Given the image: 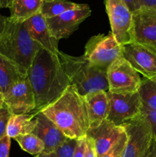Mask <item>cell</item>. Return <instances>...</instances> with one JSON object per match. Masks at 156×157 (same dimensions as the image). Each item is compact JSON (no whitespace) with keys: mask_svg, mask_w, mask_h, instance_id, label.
Segmentation results:
<instances>
[{"mask_svg":"<svg viewBox=\"0 0 156 157\" xmlns=\"http://www.w3.org/2000/svg\"><path fill=\"white\" fill-rule=\"evenodd\" d=\"M35 99V110L39 111L58 100L70 85L58 55L41 49L28 71Z\"/></svg>","mask_w":156,"mask_h":157,"instance_id":"6da1fadb","label":"cell"},{"mask_svg":"<svg viewBox=\"0 0 156 157\" xmlns=\"http://www.w3.org/2000/svg\"><path fill=\"white\" fill-rule=\"evenodd\" d=\"M39 111L70 139L84 138L90 128L85 100L71 85L58 100Z\"/></svg>","mask_w":156,"mask_h":157,"instance_id":"7a4b0ae2","label":"cell"},{"mask_svg":"<svg viewBox=\"0 0 156 157\" xmlns=\"http://www.w3.org/2000/svg\"><path fill=\"white\" fill-rule=\"evenodd\" d=\"M41 49V46L31 38L24 21H14L6 17L0 35L1 55L28 71Z\"/></svg>","mask_w":156,"mask_h":157,"instance_id":"3957f363","label":"cell"},{"mask_svg":"<svg viewBox=\"0 0 156 157\" xmlns=\"http://www.w3.org/2000/svg\"><path fill=\"white\" fill-rule=\"evenodd\" d=\"M58 57L70 85L81 96L99 90L108 92L106 70L92 64L84 55L74 57L60 51Z\"/></svg>","mask_w":156,"mask_h":157,"instance_id":"277c9868","label":"cell"},{"mask_svg":"<svg viewBox=\"0 0 156 157\" xmlns=\"http://www.w3.org/2000/svg\"><path fill=\"white\" fill-rule=\"evenodd\" d=\"M86 58L93 65L107 68L117 58L123 56V46L119 44L111 32L91 37L85 46Z\"/></svg>","mask_w":156,"mask_h":157,"instance_id":"5b68a950","label":"cell"},{"mask_svg":"<svg viewBox=\"0 0 156 157\" xmlns=\"http://www.w3.org/2000/svg\"><path fill=\"white\" fill-rule=\"evenodd\" d=\"M109 92L132 94L139 92L142 78L139 74L123 58H117L106 71Z\"/></svg>","mask_w":156,"mask_h":157,"instance_id":"8992f818","label":"cell"},{"mask_svg":"<svg viewBox=\"0 0 156 157\" xmlns=\"http://www.w3.org/2000/svg\"><path fill=\"white\" fill-rule=\"evenodd\" d=\"M109 108L107 121L122 126L141 115L142 103L139 92L132 94H113L107 92Z\"/></svg>","mask_w":156,"mask_h":157,"instance_id":"52a82bcc","label":"cell"},{"mask_svg":"<svg viewBox=\"0 0 156 157\" xmlns=\"http://www.w3.org/2000/svg\"><path fill=\"white\" fill-rule=\"evenodd\" d=\"M127 135V142L122 157H144L152 143L151 127L142 114L136 119L122 125Z\"/></svg>","mask_w":156,"mask_h":157,"instance_id":"ba28073f","label":"cell"},{"mask_svg":"<svg viewBox=\"0 0 156 157\" xmlns=\"http://www.w3.org/2000/svg\"><path fill=\"white\" fill-rule=\"evenodd\" d=\"M111 32L117 42L124 46L132 42V12L122 0H104Z\"/></svg>","mask_w":156,"mask_h":157,"instance_id":"9c48e42d","label":"cell"},{"mask_svg":"<svg viewBox=\"0 0 156 157\" xmlns=\"http://www.w3.org/2000/svg\"><path fill=\"white\" fill-rule=\"evenodd\" d=\"M123 58L144 78L156 77V51L136 42L123 46Z\"/></svg>","mask_w":156,"mask_h":157,"instance_id":"30bf717a","label":"cell"},{"mask_svg":"<svg viewBox=\"0 0 156 157\" xmlns=\"http://www.w3.org/2000/svg\"><path fill=\"white\" fill-rule=\"evenodd\" d=\"M132 38L156 51V10L141 8L133 12Z\"/></svg>","mask_w":156,"mask_h":157,"instance_id":"8fae6325","label":"cell"},{"mask_svg":"<svg viewBox=\"0 0 156 157\" xmlns=\"http://www.w3.org/2000/svg\"><path fill=\"white\" fill-rule=\"evenodd\" d=\"M90 15L91 9L88 5L84 4L79 9L69 10L54 18H46V21L52 36L60 41L72 35L80 23Z\"/></svg>","mask_w":156,"mask_h":157,"instance_id":"7c38bea8","label":"cell"},{"mask_svg":"<svg viewBox=\"0 0 156 157\" xmlns=\"http://www.w3.org/2000/svg\"><path fill=\"white\" fill-rule=\"evenodd\" d=\"M4 101L12 114L35 111V95L28 78L12 84L4 94Z\"/></svg>","mask_w":156,"mask_h":157,"instance_id":"4fadbf2b","label":"cell"},{"mask_svg":"<svg viewBox=\"0 0 156 157\" xmlns=\"http://www.w3.org/2000/svg\"><path fill=\"white\" fill-rule=\"evenodd\" d=\"M125 133L122 126L105 120L98 127L89 128L86 136L93 142L96 157H100L111 150Z\"/></svg>","mask_w":156,"mask_h":157,"instance_id":"5bb4252c","label":"cell"},{"mask_svg":"<svg viewBox=\"0 0 156 157\" xmlns=\"http://www.w3.org/2000/svg\"><path fill=\"white\" fill-rule=\"evenodd\" d=\"M36 126L32 133L43 141L44 153L50 154L62 145L67 137L42 112L36 111Z\"/></svg>","mask_w":156,"mask_h":157,"instance_id":"9a60e30c","label":"cell"},{"mask_svg":"<svg viewBox=\"0 0 156 157\" xmlns=\"http://www.w3.org/2000/svg\"><path fill=\"white\" fill-rule=\"evenodd\" d=\"M31 38L47 52L58 55L59 40L52 36L47 26L46 18L41 13L37 14L24 21Z\"/></svg>","mask_w":156,"mask_h":157,"instance_id":"2e32d148","label":"cell"},{"mask_svg":"<svg viewBox=\"0 0 156 157\" xmlns=\"http://www.w3.org/2000/svg\"><path fill=\"white\" fill-rule=\"evenodd\" d=\"M88 111L90 128L100 125L106 119L109 99L106 91H94L84 96Z\"/></svg>","mask_w":156,"mask_h":157,"instance_id":"e0dca14e","label":"cell"},{"mask_svg":"<svg viewBox=\"0 0 156 157\" xmlns=\"http://www.w3.org/2000/svg\"><path fill=\"white\" fill-rule=\"evenodd\" d=\"M27 77V71L0 54V88L3 94L12 84Z\"/></svg>","mask_w":156,"mask_h":157,"instance_id":"ac0fdd59","label":"cell"},{"mask_svg":"<svg viewBox=\"0 0 156 157\" xmlns=\"http://www.w3.org/2000/svg\"><path fill=\"white\" fill-rule=\"evenodd\" d=\"M37 124L36 111L23 114H12L6 128V135L12 139L32 133Z\"/></svg>","mask_w":156,"mask_h":157,"instance_id":"d6986e66","label":"cell"},{"mask_svg":"<svg viewBox=\"0 0 156 157\" xmlns=\"http://www.w3.org/2000/svg\"><path fill=\"white\" fill-rule=\"evenodd\" d=\"M44 0H14L9 7V18L14 21H24L41 12Z\"/></svg>","mask_w":156,"mask_h":157,"instance_id":"ffe728a7","label":"cell"},{"mask_svg":"<svg viewBox=\"0 0 156 157\" xmlns=\"http://www.w3.org/2000/svg\"><path fill=\"white\" fill-rule=\"evenodd\" d=\"M84 4L73 2L68 0H44L41 13L45 18H50L61 15L72 9L83 7Z\"/></svg>","mask_w":156,"mask_h":157,"instance_id":"44dd1931","label":"cell"},{"mask_svg":"<svg viewBox=\"0 0 156 157\" xmlns=\"http://www.w3.org/2000/svg\"><path fill=\"white\" fill-rule=\"evenodd\" d=\"M19 144L21 150L27 152L29 154L38 157L44 153V144L39 137L33 133L21 135L14 138Z\"/></svg>","mask_w":156,"mask_h":157,"instance_id":"7402d4cb","label":"cell"},{"mask_svg":"<svg viewBox=\"0 0 156 157\" xmlns=\"http://www.w3.org/2000/svg\"><path fill=\"white\" fill-rule=\"evenodd\" d=\"M139 94L144 107L156 110V77L142 79Z\"/></svg>","mask_w":156,"mask_h":157,"instance_id":"603a6c76","label":"cell"},{"mask_svg":"<svg viewBox=\"0 0 156 157\" xmlns=\"http://www.w3.org/2000/svg\"><path fill=\"white\" fill-rule=\"evenodd\" d=\"M78 140L70 139L67 138V140L57 148L52 153H50L51 157H73L75 148Z\"/></svg>","mask_w":156,"mask_h":157,"instance_id":"cb8c5ba5","label":"cell"},{"mask_svg":"<svg viewBox=\"0 0 156 157\" xmlns=\"http://www.w3.org/2000/svg\"><path fill=\"white\" fill-rule=\"evenodd\" d=\"M141 114L147 120L149 124L152 134V140L156 141V110L144 107L142 105Z\"/></svg>","mask_w":156,"mask_h":157,"instance_id":"d4e9b609","label":"cell"},{"mask_svg":"<svg viewBox=\"0 0 156 157\" xmlns=\"http://www.w3.org/2000/svg\"><path fill=\"white\" fill-rule=\"evenodd\" d=\"M127 142L126 133L122 136L119 142L113 147L110 150H109L106 153L101 156L100 157H122L125 150V145Z\"/></svg>","mask_w":156,"mask_h":157,"instance_id":"484cf974","label":"cell"},{"mask_svg":"<svg viewBox=\"0 0 156 157\" xmlns=\"http://www.w3.org/2000/svg\"><path fill=\"white\" fill-rule=\"evenodd\" d=\"M12 113L6 107L0 108V139L6 136V128Z\"/></svg>","mask_w":156,"mask_h":157,"instance_id":"4316f807","label":"cell"},{"mask_svg":"<svg viewBox=\"0 0 156 157\" xmlns=\"http://www.w3.org/2000/svg\"><path fill=\"white\" fill-rule=\"evenodd\" d=\"M11 138L7 135L0 139V157H9Z\"/></svg>","mask_w":156,"mask_h":157,"instance_id":"83f0119b","label":"cell"},{"mask_svg":"<svg viewBox=\"0 0 156 157\" xmlns=\"http://www.w3.org/2000/svg\"><path fill=\"white\" fill-rule=\"evenodd\" d=\"M85 137L81 138V139H79L77 140V144H76V148H75L73 157H84V153H85V147H86Z\"/></svg>","mask_w":156,"mask_h":157,"instance_id":"f1b7e54d","label":"cell"},{"mask_svg":"<svg viewBox=\"0 0 156 157\" xmlns=\"http://www.w3.org/2000/svg\"><path fill=\"white\" fill-rule=\"evenodd\" d=\"M86 147H85V153L84 157H96V152H95L93 144L90 139L86 136Z\"/></svg>","mask_w":156,"mask_h":157,"instance_id":"f546056e","label":"cell"},{"mask_svg":"<svg viewBox=\"0 0 156 157\" xmlns=\"http://www.w3.org/2000/svg\"><path fill=\"white\" fill-rule=\"evenodd\" d=\"M130 9L132 12H135L136 11L140 9V5H139V0H122Z\"/></svg>","mask_w":156,"mask_h":157,"instance_id":"4dcf8cb0","label":"cell"},{"mask_svg":"<svg viewBox=\"0 0 156 157\" xmlns=\"http://www.w3.org/2000/svg\"><path fill=\"white\" fill-rule=\"evenodd\" d=\"M141 8L156 10V0H139Z\"/></svg>","mask_w":156,"mask_h":157,"instance_id":"1f68e13d","label":"cell"},{"mask_svg":"<svg viewBox=\"0 0 156 157\" xmlns=\"http://www.w3.org/2000/svg\"><path fill=\"white\" fill-rule=\"evenodd\" d=\"M144 157H156V141L152 140L149 150Z\"/></svg>","mask_w":156,"mask_h":157,"instance_id":"d6a6232c","label":"cell"},{"mask_svg":"<svg viewBox=\"0 0 156 157\" xmlns=\"http://www.w3.org/2000/svg\"><path fill=\"white\" fill-rule=\"evenodd\" d=\"M13 1L14 0H0V9H9Z\"/></svg>","mask_w":156,"mask_h":157,"instance_id":"836d02e7","label":"cell"},{"mask_svg":"<svg viewBox=\"0 0 156 157\" xmlns=\"http://www.w3.org/2000/svg\"><path fill=\"white\" fill-rule=\"evenodd\" d=\"M6 17L4 15H2L0 13V35L2 33L3 29L5 28V25H6Z\"/></svg>","mask_w":156,"mask_h":157,"instance_id":"e575fe53","label":"cell"},{"mask_svg":"<svg viewBox=\"0 0 156 157\" xmlns=\"http://www.w3.org/2000/svg\"><path fill=\"white\" fill-rule=\"evenodd\" d=\"M6 107L4 101V94H3L1 88H0V108H3V107Z\"/></svg>","mask_w":156,"mask_h":157,"instance_id":"d590c367","label":"cell"},{"mask_svg":"<svg viewBox=\"0 0 156 157\" xmlns=\"http://www.w3.org/2000/svg\"><path fill=\"white\" fill-rule=\"evenodd\" d=\"M38 157H51V156H50V154H47V153H41V155H39Z\"/></svg>","mask_w":156,"mask_h":157,"instance_id":"8d00e7d4","label":"cell"}]
</instances>
